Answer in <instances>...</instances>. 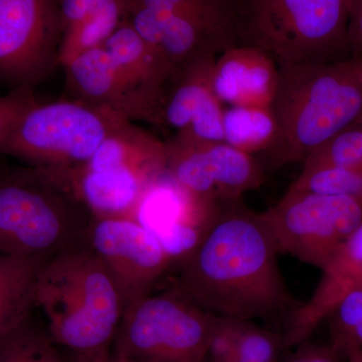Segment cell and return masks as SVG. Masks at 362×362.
Returning <instances> with one entry per match:
<instances>
[{
    "mask_svg": "<svg viewBox=\"0 0 362 362\" xmlns=\"http://www.w3.org/2000/svg\"><path fill=\"white\" fill-rule=\"evenodd\" d=\"M85 240L113 278L124 309L153 292L173 266L158 240L133 218H93Z\"/></svg>",
    "mask_w": 362,
    "mask_h": 362,
    "instance_id": "8fae6325",
    "label": "cell"
},
{
    "mask_svg": "<svg viewBox=\"0 0 362 362\" xmlns=\"http://www.w3.org/2000/svg\"><path fill=\"white\" fill-rule=\"evenodd\" d=\"M73 359L74 362H135L128 361V359L120 358V357H117L112 354H108V356H104L101 357H97V358H90V359Z\"/></svg>",
    "mask_w": 362,
    "mask_h": 362,
    "instance_id": "1f68e13d",
    "label": "cell"
},
{
    "mask_svg": "<svg viewBox=\"0 0 362 362\" xmlns=\"http://www.w3.org/2000/svg\"><path fill=\"white\" fill-rule=\"evenodd\" d=\"M47 259L0 254V339L37 308L35 288Z\"/></svg>",
    "mask_w": 362,
    "mask_h": 362,
    "instance_id": "ffe728a7",
    "label": "cell"
},
{
    "mask_svg": "<svg viewBox=\"0 0 362 362\" xmlns=\"http://www.w3.org/2000/svg\"><path fill=\"white\" fill-rule=\"evenodd\" d=\"M202 362H213L211 361V357L209 356V354H207V356L206 358L204 359Z\"/></svg>",
    "mask_w": 362,
    "mask_h": 362,
    "instance_id": "e575fe53",
    "label": "cell"
},
{
    "mask_svg": "<svg viewBox=\"0 0 362 362\" xmlns=\"http://www.w3.org/2000/svg\"><path fill=\"white\" fill-rule=\"evenodd\" d=\"M64 68L71 99L109 109L130 121L141 120L134 98L103 45L78 54Z\"/></svg>",
    "mask_w": 362,
    "mask_h": 362,
    "instance_id": "d6986e66",
    "label": "cell"
},
{
    "mask_svg": "<svg viewBox=\"0 0 362 362\" xmlns=\"http://www.w3.org/2000/svg\"><path fill=\"white\" fill-rule=\"evenodd\" d=\"M216 59H202L176 71L164 97L157 122L173 130V138L187 141L225 142V108L211 88Z\"/></svg>",
    "mask_w": 362,
    "mask_h": 362,
    "instance_id": "5bb4252c",
    "label": "cell"
},
{
    "mask_svg": "<svg viewBox=\"0 0 362 362\" xmlns=\"http://www.w3.org/2000/svg\"><path fill=\"white\" fill-rule=\"evenodd\" d=\"M302 164L303 168L335 166L362 173V124L333 136L312 152Z\"/></svg>",
    "mask_w": 362,
    "mask_h": 362,
    "instance_id": "484cf974",
    "label": "cell"
},
{
    "mask_svg": "<svg viewBox=\"0 0 362 362\" xmlns=\"http://www.w3.org/2000/svg\"><path fill=\"white\" fill-rule=\"evenodd\" d=\"M271 110L278 133L268 152L270 165L303 163L333 136L362 124V87L351 62L279 66Z\"/></svg>",
    "mask_w": 362,
    "mask_h": 362,
    "instance_id": "3957f363",
    "label": "cell"
},
{
    "mask_svg": "<svg viewBox=\"0 0 362 362\" xmlns=\"http://www.w3.org/2000/svg\"><path fill=\"white\" fill-rule=\"evenodd\" d=\"M0 362H74L35 311L0 339Z\"/></svg>",
    "mask_w": 362,
    "mask_h": 362,
    "instance_id": "603a6c76",
    "label": "cell"
},
{
    "mask_svg": "<svg viewBox=\"0 0 362 362\" xmlns=\"http://www.w3.org/2000/svg\"><path fill=\"white\" fill-rule=\"evenodd\" d=\"M279 66L270 54L239 45L214 62L211 88L223 105L270 107L279 83Z\"/></svg>",
    "mask_w": 362,
    "mask_h": 362,
    "instance_id": "ac0fdd59",
    "label": "cell"
},
{
    "mask_svg": "<svg viewBox=\"0 0 362 362\" xmlns=\"http://www.w3.org/2000/svg\"><path fill=\"white\" fill-rule=\"evenodd\" d=\"M39 103L33 88L16 87L0 96V147L16 127L21 119L33 106Z\"/></svg>",
    "mask_w": 362,
    "mask_h": 362,
    "instance_id": "83f0119b",
    "label": "cell"
},
{
    "mask_svg": "<svg viewBox=\"0 0 362 362\" xmlns=\"http://www.w3.org/2000/svg\"><path fill=\"white\" fill-rule=\"evenodd\" d=\"M209 356L213 362H249L240 358L230 343L221 337L216 330L209 347Z\"/></svg>",
    "mask_w": 362,
    "mask_h": 362,
    "instance_id": "4dcf8cb0",
    "label": "cell"
},
{
    "mask_svg": "<svg viewBox=\"0 0 362 362\" xmlns=\"http://www.w3.org/2000/svg\"><path fill=\"white\" fill-rule=\"evenodd\" d=\"M352 1L238 0V42L267 52L278 66L350 61Z\"/></svg>",
    "mask_w": 362,
    "mask_h": 362,
    "instance_id": "277c9868",
    "label": "cell"
},
{
    "mask_svg": "<svg viewBox=\"0 0 362 362\" xmlns=\"http://www.w3.org/2000/svg\"><path fill=\"white\" fill-rule=\"evenodd\" d=\"M277 242L262 214L226 201L201 245L180 264L175 284L202 309L225 318L291 315L297 301L279 267Z\"/></svg>",
    "mask_w": 362,
    "mask_h": 362,
    "instance_id": "6da1fadb",
    "label": "cell"
},
{
    "mask_svg": "<svg viewBox=\"0 0 362 362\" xmlns=\"http://www.w3.org/2000/svg\"><path fill=\"white\" fill-rule=\"evenodd\" d=\"M326 320L329 321L331 346L344 354L362 325V286L343 298Z\"/></svg>",
    "mask_w": 362,
    "mask_h": 362,
    "instance_id": "4316f807",
    "label": "cell"
},
{
    "mask_svg": "<svg viewBox=\"0 0 362 362\" xmlns=\"http://www.w3.org/2000/svg\"><path fill=\"white\" fill-rule=\"evenodd\" d=\"M216 332L249 362H279L286 350L284 332L266 329L245 319L218 317Z\"/></svg>",
    "mask_w": 362,
    "mask_h": 362,
    "instance_id": "cb8c5ba5",
    "label": "cell"
},
{
    "mask_svg": "<svg viewBox=\"0 0 362 362\" xmlns=\"http://www.w3.org/2000/svg\"><path fill=\"white\" fill-rule=\"evenodd\" d=\"M35 307L44 314L52 339L71 358L111 354L123 300L86 240L47 259L37 278Z\"/></svg>",
    "mask_w": 362,
    "mask_h": 362,
    "instance_id": "7a4b0ae2",
    "label": "cell"
},
{
    "mask_svg": "<svg viewBox=\"0 0 362 362\" xmlns=\"http://www.w3.org/2000/svg\"><path fill=\"white\" fill-rule=\"evenodd\" d=\"M166 169L192 194L209 201L242 199L264 181L254 156L226 142H197L171 138L165 142Z\"/></svg>",
    "mask_w": 362,
    "mask_h": 362,
    "instance_id": "4fadbf2b",
    "label": "cell"
},
{
    "mask_svg": "<svg viewBox=\"0 0 362 362\" xmlns=\"http://www.w3.org/2000/svg\"><path fill=\"white\" fill-rule=\"evenodd\" d=\"M218 323L173 284L124 309L111 352L135 362H202Z\"/></svg>",
    "mask_w": 362,
    "mask_h": 362,
    "instance_id": "52a82bcc",
    "label": "cell"
},
{
    "mask_svg": "<svg viewBox=\"0 0 362 362\" xmlns=\"http://www.w3.org/2000/svg\"><path fill=\"white\" fill-rule=\"evenodd\" d=\"M289 188L362 199V173L335 166L303 168Z\"/></svg>",
    "mask_w": 362,
    "mask_h": 362,
    "instance_id": "d4e9b609",
    "label": "cell"
},
{
    "mask_svg": "<svg viewBox=\"0 0 362 362\" xmlns=\"http://www.w3.org/2000/svg\"><path fill=\"white\" fill-rule=\"evenodd\" d=\"M235 47L239 42L232 16L180 11L169 13L159 49L176 73Z\"/></svg>",
    "mask_w": 362,
    "mask_h": 362,
    "instance_id": "e0dca14e",
    "label": "cell"
},
{
    "mask_svg": "<svg viewBox=\"0 0 362 362\" xmlns=\"http://www.w3.org/2000/svg\"><path fill=\"white\" fill-rule=\"evenodd\" d=\"M165 142L124 123L82 165L49 173L93 218H132L150 183L166 170Z\"/></svg>",
    "mask_w": 362,
    "mask_h": 362,
    "instance_id": "8992f818",
    "label": "cell"
},
{
    "mask_svg": "<svg viewBox=\"0 0 362 362\" xmlns=\"http://www.w3.org/2000/svg\"><path fill=\"white\" fill-rule=\"evenodd\" d=\"M349 42L351 59L362 57V0L352 1L349 20Z\"/></svg>",
    "mask_w": 362,
    "mask_h": 362,
    "instance_id": "f546056e",
    "label": "cell"
},
{
    "mask_svg": "<svg viewBox=\"0 0 362 362\" xmlns=\"http://www.w3.org/2000/svg\"><path fill=\"white\" fill-rule=\"evenodd\" d=\"M223 141L254 156L275 144L278 128L271 107L228 106L223 109Z\"/></svg>",
    "mask_w": 362,
    "mask_h": 362,
    "instance_id": "44dd1931",
    "label": "cell"
},
{
    "mask_svg": "<svg viewBox=\"0 0 362 362\" xmlns=\"http://www.w3.org/2000/svg\"><path fill=\"white\" fill-rule=\"evenodd\" d=\"M294 352L286 362H341V352L332 346L317 344L308 340L294 347Z\"/></svg>",
    "mask_w": 362,
    "mask_h": 362,
    "instance_id": "f1b7e54d",
    "label": "cell"
},
{
    "mask_svg": "<svg viewBox=\"0 0 362 362\" xmlns=\"http://www.w3.org/2000/svg\"><path fill=\"white\" fill-rule=\"evenodd\" d=\"M93 216L39 168L0 173V254L52 258L82 244Z\"/></svg>",
    "mask_w": 362,
    "mask_h": 362,
    "instance_id": "5b68a950",
    "label": "cell"
},
{
    "mask_svg": "<svg viewBox=\"0 0 362 362\" xmlns=\"http://www.w3.org/2000/svg\"><path fill=\"white\" fill-rule=\"evenodd\" d=\"M350 62H351L352 69H354L357 80L361 83L362 87V57L361 58L351 59Z\"/></svg>",
    "mask_w": 362,
    "mask_h": 362,
    "instance_id": "836d02e7",
    "label": "cell"
},
{
    "mask_svg": "<svg viewBox=\"0 0 362 362\" xmlns=\"http://www.w3.org/2000/svg\"><path fill=\"white\" fill-rule=\"evenodd\" d=\"M111 54L139 108L141 120L158 122L159 113L175 71L160 49L150 47L129 21H124L103 45Z\"/></svg>",
    "mask_w": 362,
    "mask_h": 362,
    "instance_id": "9a60e30c",
    "label": "cell"
},
{
    "mask_svg": "<svg viewBox=\"0 0 362 362\" xmlns=\"http://www.w3.org/2000/svg\"><path fill=\"white\" fill-rule=\"evenodd\" d=\"M223 202L192 194L166 169L146 188L132 218L158 240L173 266H180L213 228Z\"/></svg>",
    "mask_w": 362,
    "mask_h": 362,
    "instance_id": "7c38bea8",
    "label": "cell"
},
{
    "mask_svg": "<svg viewBox=\"0 0 362 362\" xmlns=\"http://www.w3.org/2000/svg\"><path fill=\"white\" fill-rule=\"evenodd\" d=\"M128 121L116 112L77 100L39 102L23 116L0 153L45 173H61L89 160L105 139Z\"/></svg>",
    "mask_w": 362,
    "mask_h": 362,
    "instance_id": "ba28073f",
    "label": "cell"
},
{
    "mask_svg": "<svg viewBox=\"0 0 362 362\" xmlns=\"http://www.w3.org/2000/svg\"><path fill=\"white\" fill-rule=\"evenodd\" d=\"M262 216L281 252L321 270L362 223V199L288 188Z\"/></svg>",
    "mask_w": 362,
    "mask_h": 362,
    "instance_id": "9c48e42d",
    "label": "cell"
},
{
    "mask_svg": "<svg viewBox=\"0 0 362 362\" xmlns=\"http://www.w3.org/2000/svg\"><path fill=\"white\" fill-rule=\"evenodd\" d=\"M344 356H346L347 362H362V349L359 347H350Z\"/></svg>",
    "mask_w": 362,
    "mask_h": 362,
    "instance_id": "d6a6232c",
    "label": "cell"
},
{
    "mask_svg": "<svg viewBox=\"0 0 362 362\" xmlns=\"http://www.w3.org/2000/svg\"><path fill=\"white\" fill-rule=\"evenodd\" d=\"M64 25L56 0H0V80L44 82L59 65Z\"/></svg>",
    "mask_w": 362,
    "mask_h": 362,
    "instance_id": "30bf717a",
    "label": "cell"
},
{
    "mask_svg": "<svg viewBox=\"0 0 362 362\" xmlns=\"http://www.w3.org/2000/svg\"><path fill=\"white\" fill-rule=\"evenodd\" d=\"M322 276L308 301L289 317L286 350L306 341L349 293L362 286V223L321 269Z\"/></svg>",
    "mask_w": 362,
    "mask_h": 362,
    "instance_id": "2e32d148",
    "label": "cell"
},
{
    "mask_svg": "<svg viewBox=\"0 0 362 362\" xmlns=\"http://www.w3.org/2000/svg\"><path fill=\"white\" fill-rule=\"evenodd\" d=\"M129 0H109L64 33L59 51V65L83 52L102 47L129 16Z\"/></svg>",
    "mask_w": 362,
    "mask_h": 362,
    "instance_id": "7402d4cb",
    "label": "cell"
}]
</instances>
